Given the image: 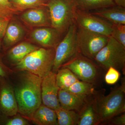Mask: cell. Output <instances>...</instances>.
<instances>
[{
	"label": "cell",
	"instance_id": "6da1fadb",
	"mask_svg": "<svg viewBox=\"0 0 125 125\" xmlns=\"http://www.w3.org/2000/svg\"><path fill=\"white\" fill-rule=\"evenodd\" d=\"M17 84L14 88L18 112L31 121L34 112L42 104V79L29 72L23 71Z\"/></svg>",
	"mask_w": 125,
	"mask_h": 125
},
{
	"label": "cell",
	"instance_id": "7a4b0ae2",
	"mask_svg": "<svg viewBox=\"0 0 125 125\" xmlns=\"http://www.w3.org/2000/svg\"><path fill=\"white\" fill-rule=\"evenodd\" d=\"M94 96L101 124H106L125 112V79L121 85L113 89L107 95L96 91Z\"/></svg>",
	"mask_w": 125,
	"mask_h": 125
},
{
	"label": "cell",
	"instance_id": "3957f363",
	"mask_svg": "<svg viewBox=\"0 0 125 125\" xmlns=\"http://www.w3.org/2000/svg\"><path fill=\"white\" fill-rule=\"evenodd\" d=\"M55 52L54 48H38L16 64L15 69L29 72L42 78L52 70Z\"/></svg>",
	"mask_w": 125,
	"mask_h": 125
},
{
	"label": "cell",
	"instance_id": "277c9868",
	"mask_svg": "<svg viewBox=\"0 0 125 125\" xmlns=\"http://www.w3.org/2000/svg\"><path fill=\"white\" fill-rule=\"evenodd\" d=\"M46 6L51 27L61 33H66L75 23V13L78 9L75 0H49Z\"/></svg>",
	"mask_w": 125,
	"mask_h": 125
},
{
	"label": "cell",
	"instance_id": "5b68a950",
	"mask_svg": "<svg viewBox=\"0 0 125 125\" xmlns=\"http://www.w3.org/2000/svg\"><path fill=\"white\" fill-rule=\"evenodd\" d=\"M94 61L105 70L112 67L125 74V47L109 36L107 43L96 55Z\"/></svg>",
	"mask_w": 125,
	"mask_h": 125
},
{
	"label": "cell",
	"instance_id": "8992f818",
	"mask_svg": "<svg viewBox=\"0 0 125 125\" xmlns=\"http://www.w3.org/2000/svg\"><path fill=\"white\" fill-rule=\"evenodd\" d=\"M61 67L69 69L80 80L92 84L95 87L98 85L101 79V67L93 60L80 53Z\"/></svg>",
	"mask_w": 125,
	"mask_h": 125
},
{
	"label": "cell",
	"instance_id": "52a82bcc",
	"mask_svg": "<svg viewBox=\"0 0 125 125\" xmlns=\"http://www.w3.org/2000/svg\"><path fill=\"white\" fill-rule=\"evenodd\" d=\"M77 30V25L74 23L70 26L65 37L56 47L52 71L56 73L62 65L79 54Z\"/></svg>",
	"mask_w": 125,
	"mask_h": 125
},
{
	"label": "cell",
	"instance_id": "ba28073f",
	"mask_svg": "<svg viewBox=\"0 0 125 125\" xmlns=\"http://www.w3.org/2000/svg\"><path fill=\"white\" fill-rule=\"evenodd\" d=\"M109 37L77 27L76 40L79 53L94 61L107 43Z\"/></svg>",
	"mask_w": 125,
	"mask_h": 125
},
{
	"label": "cell",
	"instance_id": "9c48e42d",
	"mask_svg": "<svg viewBox=\"0 0 125 125\" xmlns=\"http://www.w3.org/2000/svg\"><path fill=\"white\" fill-rule=\"evenodd\" d=\"M75 23L77 27L95 33L109 37L112 24L92 14L90 11L77 9L75 14Z\"/></svg>",
	"mask_w": 125,
	"mask_h": 125
},
{
	"label": "cell",
	"instance_id": "30bf717a",
	"mask_svg": "<svg viewBox=\"0 0 125 125\" xmlns=\"http://www.w3.org/2000/svg\"><path fill=\"white\" fill-rule=\"evenodd\" d=\"M56 73L52 71L43 78L41 87L42 103L54 110L60 107L58 97L60 88L57 84Z\"/></svg>",
	"mask_w": 125,
	"mask_h": 125
},
{
	"label": "cell",
	"instance_id": "8fae6325",
	"mask_svg": "<svg viewBox=\"0 0 125 125\" xmlns=\"http://www.w3.org/2000/svg\"><path fill=\"white\" fill-rule=\"evenodd\" d=\"M0 111L7 116L17 115L18 104L14 88L6 77L0 76Z\"/></svg>",
	"mask_w": 125,
	"mask_h": 125
},
{
	"label": "cell",
	"instance_id": "7c38bea8",
	"mask_svg": "<svg viewBox=\"0 0 125 125\" xmlns=\"http://www.w3.org/2000/svg\"><path fill=\"white\" fill-rule=\"evenodd\" d=\"M62 34L52 27L33 30L30 34L31 40L46 48L55 49L62 40Z\"/></svg>",
	"mask_w": 125,
	"mask_h": 125
},
{
	"label": "cell",
	"instance_id": "4fadbf2b",
	"mask_svg": "<svg viewBox=\"0 0 125 125\" xmlns=\"http://www.w3.org/2000/svg\"><path fill=\"white\" fill-rule=\"evenodd\" d=\"M21 19L31 27H51L48 9L42 7L29 9L22 14Z\"/></svg>",
	"mask_w": 125,
	"mask_h": 125
},
{
	"label": "cell",
	"instance_id": "5bb4252c",
	"mask_svg": "<svg viewBox=\"0 0 125 125\" xmlns=\"http://www.w3.org/2000/svg\"><path fill=\"white\" fill-rule=\"evenodd\" d=\"M78 114L77 125H97L101 124L94 94L88 98Z\"/></svg>",
	"mask_w": 125,
	"mask_h": 125
},
{
	"label": "cell",
	"instance_id": "9a60e30c",
	"mask_svg": "<svg viewBox=\"0 0 125 125\" xmlns=\"http://www.w3.org/2000/svg\"><path fill=\"white\" fill-rule=\"evenodd\" d=\"M58 97L61 107L79 113L91 96L85 97L60 89L58 92Z\"/></svg>",
	"mask_w": 125,
	"mask_h": 125
},
{
	"label": "cell",
	"instance_id": "2e32d148",
	"mask_svg": "<svg viewBox=\"0 0 125 125\" xmlns=\"http://www.w3.org/2000/svg\"><path fill=\"white\" fill-rule=\"evenodd\" d=\"M90 12L112 24H125V8L115 5Z\"/></svg>",
	"mask_w": 125,
	"mask_h": 125
},
{
	"label": "cell",
	"instance_id": "e0dca14e",
	"mask_svg": "<svg viewBox=\"0 0 125 125\" xmlns=\"http://www.w3.org/2000/svg\"><path fill=\"white\" fill-rule=\"evenodd\" d=\"M31 121L38 125H57L55 110L42 104L34 112Z\"/></svg>",
	"mask_w": 125,
	"mask_h": 125
},
{
	"label": "cell",
	"instance_id": "ac0fdd59",
	"mask_svg": "<svg viewBox=\"0 0 125 125\" xmlns=\"http://www.w3.org/2000/svg\"><path fill=\"white\" fill-rule=\"evenodd\" d=\"M25 32L23 27L15 21L9 23L4 37L3 42L8 47L20 42L24 37Z\"/></svg>",
	"mask_w": 125,
	"mask_h": 125
},
{
	"label": "cell",
	"instance_id": "d6986e66",
	"mask_svg": "<svg viewBox=\"0 0 125 125\" xmlns=\"http://www.w3.org/2000/svg\"><path fill=\"white\" fill-rule=\"evenodd\" d=\"M39 48L30 43L23 42L10 49L7 54L8 58L16 64L22 61L28 54Z\"/></svg>",
	"mask_w": 125,
	"mask_h": 125
},
{
	"label": "cell",
	"instance_id": "ffe728a7",
	"mask_svg": "<svg viewBox=\"0 0 125 125\" xmlns=\"http://www.w3.org/2000/svg\"><path fill=\"white\" fill-rule=\"evenodd\" d=\"M77 9L92 11L116 5L113 0H75Z\"/></svg>",
	"mask_w": 125,
	"mask_h": 125
},
{
	"label": "cell",
	"instance_id": "44dd1931",
	"mask_svg": "<svg viewBox=\"0 0 125 125\" xmlns=\"http://www.w3.org/2000/svg\"><path fill=\"white\" fill-rule=\"evenodd\" d=\"M80 80L69 69L61 67L56 73V81L60 89L66 90L74 83Z\"/></svg>",
	"mask_w": 125,
	"mask_h": 125
},
{
	"label": "cell",
	"instance_id": "7402d4cb",
	"mask_svg": "<svg viewBox=\"0 0 125 125\" xmlns=\"http://www.w3.org/2000/svg\"><path fill=\"white\" fill-rule=\"evenodd\" d=\"M57 117V125H77L79 114L73 110L60 107L55 110Z\"/></svg>",
	"mask_w": 125,
	"mask_h": 125
},
{
	"label": "cell",
	"instance_id": "603a6c76",
	"mask_svg": "<svg viewBox=\"0 0 125 125\" xmlns=\"http://www.w3.org/2000/svg\"><path fill=\"white\" fill-rule=\"evenodd\" d=\"M96 87L92 84L79 80L66 90L79 96L89 97L95 94Z\"/></svg>",
	"mask_w": 125,
	"mask_h": 125
},
{
	"label": "cell",
	"instance_id": "cb8c5ba5",
	"mask_svg": "<svg viewBox=\"0 0 125 125\" xmlns=\"http://www.w3.org/2000/svg\"><path fill=\"white\" fill-rule=\"evenodd\" d=\"M16 10L43 7L45 4L43 0H9Z\"/></svg>",
	"mask_w": 125,
	"mask_h": 125
},
{
	"label": "cell",
	"instance_id": "d4e9b609",
	"mask_svg": "<svg viewBox=\"0 0 125 125\" xmlns=\"http://www.w3.org/2000/svg\"><path fill=\"white\" fill-rule=\"evenodd\" d=\"M16 11L9 0H0V18L10 21Z\"/></svg>",
	"mask_w": 125,
	"mask_h": 125
},
{
	"label": "cell",
	"instance_id": "484cf974",
	"mask_svg": "<svg viewBox=\"0 0 125 125\" xmlns=\"http://www.w3.org/2000/svg\"><path fill=\"white\" fill-rule=\"evenodd\" d=\"M112 24L111 36L125 47V24Z\"/></svg>",
	"mask_w": 125,
	"mask_h": 125
},
{
	"label": "cell",
	"instance_id": "4316f807",
	"mask_svg": "<svg viewBox=\"0 0 125 125\" xmlns=\"http://www.w3.org/2000/svg\"><path fill=\"white\" fill-rule=\"evenodd\" d=\"M105 76V83L109 85H113L119 80L121 74L118 70L112 67H109L107 70Z\"/></svg>",
	"mask_w": 125,
	"mask_h": 125
},
{
	"label": "cell",
	"instance_id": "83f0119b",
	"mask_svg": "<svg viewBox=\"0 0 125 125\" xmlns=\"http://www.w3.org/2000/svg\"><path fill=\"white\" fill-rule=\"evenodd\" d=\"M14 116L12 118L5 121L4 125H29L28 120L22 116Z\"/></svg>",
	"mask_w": 125,
	"mask_h": 125
},
{
	"label": "cell",
	"instance_id": "f1b7e54d",
	"mask_svg": "<svg viewBox=\"0 0 125 125\" xmlns=\"http://www.w3.org/2000/svg\"><path fill=\"white\" fill-rule=\"evenodd\" d=\"M106 124L111 125H125V113L114 117Z\"/></svg>",
	"mask_w": 125,
	"mask_h": 125
},
{
	"label": "cell",
	"instance_id": "f546056e",
	"mask_svg": "<svg viewBox=\"0 0 125 125\" xmlns=\"http://www.w3.org/2000/svg\"><path fill=\"white\" fill-rule=\"evenodd\" d=\"M9 21L0 18V39L4 37Z\"/></svg>",
	"mask_w": 125,
	"mask_h": 125
},
{
	"label": "cell",
	"instance_id": "4dcf8cb0",
	"mask_svg": "<svg viewBox=\"0 0 125 125\" xmlns=\"http://www.w3.org/2000/svg\"><path fill=\"white\" fill-rule=\"evenodd\" d=\"M11 72V70L4 64L0 57V76L6 77Z\"/></svg>",
	"mask_w": 125,
	"mask_h": 125
},
{
	"label": "cell",
	"instance_id": "1f68e13d",
	"mask_svg": "<svg viewBox=\"0 0 125 125\" xmlns=\"http://www.w3.org/2000/svg\"><path fill=\"white\" fill-rule=\"evenodd\" d=\"M115 5L125 8V0H113Z\"/></svg>",
	"mask_w": 125,
	"mask_h": 125
},
{
	"label": "cell",
	"instance_id": "d6a6232c",
	"mask_svg": "<svg viewBox=\"0 0 125 125\" xmlns=\"http://www.w3.org/2000/svg\"><path fill=\"white\" fill-rule=\"evenodd\" d=\"M1 39H0V50L1 48Z\"/></svg>",
	"mask_w": 125,
	"mask_h": 125
}]
</instances>
